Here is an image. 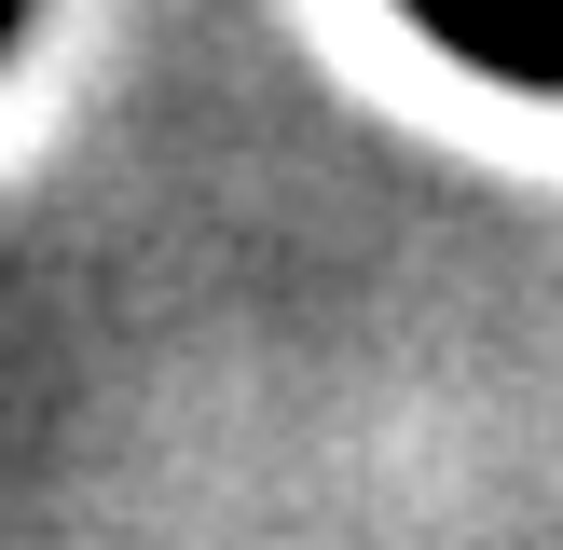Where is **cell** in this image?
Masks as SVG:
<instances>
[{
    "label": "cell",
    "mask_w": 563,
    "mask_h": 550,
    "mask_svg": "<svg viewBox=\"0 0 563 550\" xmlns=\"http://www.w3.org/2000/svg\"><path fill=\"white\" fill-rule=\"evenodd\" d=\"M27 14H42V0H0V55H14V42H27Z\"/></svg>",
    "instance_id": "2"
},
{
    "label": "cell",
    "mask_w": 563,
    "mask_h": 550,
    "mask_svg": "<svg viewBox=\"0 0 563 550\" xmlns=\"http://www.w3.org/2000/svg\"><path fill=\"white\" fill-rule=\"evenodd\" d=\"M454 69L509 82V97H563V0H399Z\"/></svg>",
    "instance_id": "1"
}]
</instances>
